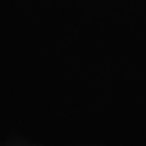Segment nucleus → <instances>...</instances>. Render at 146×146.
Masks as SVG:
<instances>
[]
</instances>
